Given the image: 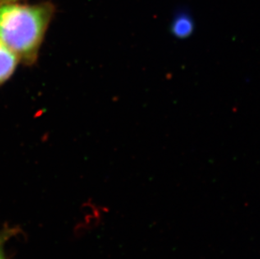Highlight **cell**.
Returning <instances> with one entry per match:
<instances>
[{
  "label": "cell",
  "instance_id": "obj_4",
  "mask_svg": "<svg viewBox=\"0 0 260 259\" xmlns=\"http://www.w3.org/2000/svg\"><path fill=\"white\" fill-rule=\"evenodd\" d=\"M12 233L13 231L11 230L3 231L2 233H0V259H5L4 247H5V242H7V240Z\"/></svg>",
  "mask_w": 260,
  "mask_h": 259
},
{
  "label": "cell",
  "instance_id": "obj_1",
  "mask_svg": "<svg viewBox=\"0 0 260 259\" xmlns=\"http://www.w3.org/2000/svg\"><path fill=\"white\" fill-rule=\"evenodd\" d=\"M53 7L49 4L0 6V40L25 63L37 60Z\"/></svg>",
  "mask_w": 260,
  "mask_h": 259
},
{
  "label": "cell",
  "instance_id": "obj_3",
  "mask_svg": "<svg viewBox=\"0 0 260 259\" xmlns=\"http://www.w3.org/2000/svg\"><path fill=\"white\" fill-rule=\"evenodd\" d=\"M20 61L17 56L0 40V84L11 77Z\"/></svg>",
  "mask_w": 260,
  "mask_h": 259
},
{
  "label": "cell",
  "instance_id": "obj_2",
  "mask_svg": "<svg viewBox=\"0 0 260 259\" xmlns=\"http://www.w3.org/2000/svg\"><path fill=\"white\" fill-rule=\"evenodd\" d=\"M194 18L187 10H179L173 18L170 30L174 37L178 39H186L194 33Z\"/></svg>",
  "mask_w": 260,
  "mask_h": 259
},
{
  "label": "cell",
  "instance_id": "obj_5",
  "mask_svg": "<svg viewBox=\"0 0 260 259\" xmlns=\"http://www.w3.org/2000/svg\"><path fill=\"white\" fill-rule=\"evenodd\" d=\"M15 0H0V5H5V4H9V3L13 2Z\"/></svg>",
  "mask_w": 260,
  "mask_h": 259
}]
</instances>
